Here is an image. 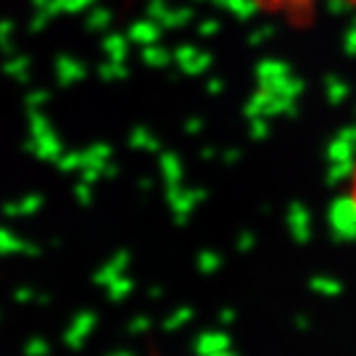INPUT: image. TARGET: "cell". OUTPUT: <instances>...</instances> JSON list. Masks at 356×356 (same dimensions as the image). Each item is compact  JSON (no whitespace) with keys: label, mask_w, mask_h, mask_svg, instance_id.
Returning <instances> with one entry per match:
<instances>
[{"label":"cell","mask_w":356,"mask_h":356,"mask_svg":"<svg viewBox=\"0 0 356 356\" xmlns=\"http://www.w3.org/2000/svg\"><path fill=\"white\" fill-rule=\"evenodd\" d=\"M264 16L291 26H309L325 8H356V0H245Z\"/></svg>","instance_id":"obj_1"},{"label":"cell","mask_w":356,"mask_h":356,"mask_svg":"<svg viewBox=\"0 0 356 356\" xmlns=\"http://www.w3.org/2000/svg\"><path fill=\"white\" fill-rule=\"evenodd\" d=\"M346 198H348V206H351V211L356 214V161L351 166V172H348V185H346Z\"/></svg>","instance_id":"obj_2"}]
</instances>
